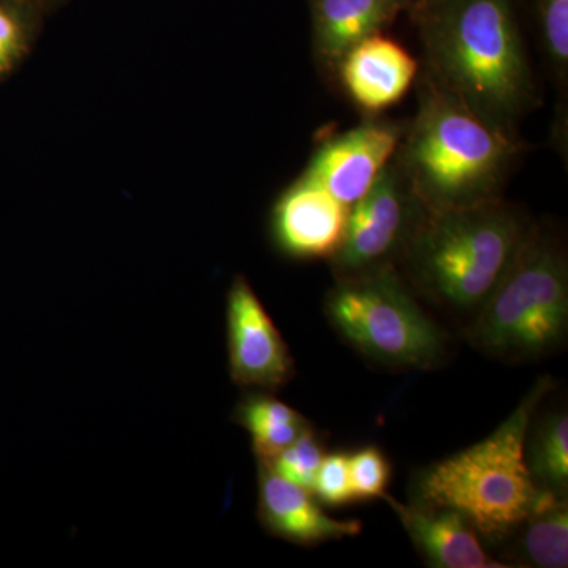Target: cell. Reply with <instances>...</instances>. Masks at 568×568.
Here are the masks:
<instances>
[{
    "label": "cell",
    "mask_w": 568,
    "mask_h": 568,
    "mask_svg": "<svg viewBox=\"0 0 568 568\" xmlns=\"http://www.w3.org/2000/svg\"><path fill=\"white\" fill-rule=\"evenodd\" d=\"M396 159L426 212L463 211L499 201L517 140L429 81Z\"/></svg>",
    "instance_id": "obj_2"
},
{
    "label": "cell",
    "mask_w": 568,
    "mask_h": 568,
    "mask_svg": "<svg viewBox=\"0 0 568 568\" xmlns=\"http://www.w3.org/2000/svg\"><path fill=\"white\" fill-rule=\"evenodd\" d=\"M313 495L328 506H343L354 500L349 478V455H325L315 478Z\"/></svg>",
    "instance_id": "obj_22"
},
{
    "label": "cell",
    "mask_w": 568,
    "mask_h": 568,
    "mask_svg": "<svg viewBox=\"0 0 568 568\" xmlns=\"http://www.w3.org/2000/svg\"><path fill=\"white\" fill-rule=\"evenodd\" d=\"M257 518L272 536L308 547L362 532V521L328 517L312 491L278 476L261 459H257Z\"/></svg>",
    "instance_id": "obj_11"
},
{
    "label": "cell",
    "mask_w": 568,
    "mask_h": 568,
    "mask_svg": "<svg viewBox=\"0 0 568 568\" xmlns=\"http://www.w3.org/2000/svg\"><path fill=\"white\" fill-rule=\"evenodd\" d=\"M414 0H310L313 48L335 69L351 48L394 24Z\"/></svg>",
    "instance_id": "obj_14"
},
{
    "label": "cell",
    "mask_w": 568,
    "mask_h": 568,
    "mask_svg": "<svg viewBox=\"0 0 568 568\" xmlns=\"http://www.w3.org/2000/svg\"><path fill=\"white\" fill-rule=\"evenodd\" d=\"M551 386L548 377L538 381L491 436L428 467L417 484V503L458 511L488 540L518 529L544 489L530 476L525 446L534 410Z\"/></svg>",
    "instance_id": "obj_3"
},
{
    "label": "cell",
    "mask_w": 568,
    "mask_h": 568,
    "mask_svg": "<svg viewBox=\"0 0 568 568\" xmlns=\"http://www.w3.org/2000/svg\"><path fill=\"white\" fill-rule=\"evenodd\" d=\"M349 478L354 500L384 499L390 466L377 447H365L349 455Z\"/></svg>",
    "instance_id": "obj_21"
},
{
    "label": "cell",
    "mask_w": 568,
    "mask_h": 568,
    "mask_svg": "<svg viewBox=\"0 0 568 568\" xmlns=\"http://www.w3.org/2000/svg\"><path fill=\"white\" fill-rule=\"evenodd\" d=\"M518 555L523 562L540 568L568 566V507L566 497L541 489L536 507L519 525Z\"/></svg>",
    "instance_id": "obj_15"
},
{
    "label": "cell",
    "mask_w": 568,
    "mask_h": 568,
    "mask_svg": "<svg viewBox=\"0 0 568 568\" xmlns=\"http://www.w3.org/2000/svg\"><path fill=\"white\" fill-rule=\"evenodd\" d=\"M432 81L515 138L532 102L528 55L511 0H414Z\"/></svg>",
    "instance_id": "obj_1"
},
{
    "label": "cell",
    "mask_w": 568,
    "mask_h": 568,
    "mask_svg": "<svg viewBox=\"0 0 568 568\" xmlns=\"http://www.w3.org/2000/svg\"><path fill=\"white\" fill-rule=\"evenodd\" d=\"M538 28L552 69L566 80L568 70V0H536Z\"/></svg>",
    "instance_id": "obj_20"
},
{
    "label": "cell",
    "mask_w": 568,
    "mask_h": 568,
    "mask_svg": "<svg viewBox=\"0 0 568 568\" xmlns=\"http://www.w3.org/2000/svg\"><path fill=\"white\" fill-rule=\"evenodd\" d=\"M405 526L414 545L432 566L439 568H504L508 564L489 558L478 534L458 511L416 503L405 506L384 496Z\"/></svg>",
    "instance_id": "obj_13"
},
{
    "label": "cell",
    "mask_w": 568,
    "mask_h": 568,
    "mask_svg": "<svg viewBox=\"0 0 568 568\" xmlns=\"http://www.w3.org/2000/svg\"><path fill=\"white\" fill-rule=\"evenodd\" d=\"M528 231L496 203L424 212L407 239V267L422 290L452 308H480L510 267Z\"/></svg>",
    "instance_id": "obj_4"
},
{
    "label": "cell",
    "mask_w": 568,
    "mask_h": 568,
    "mask_svg": "<svg viewBox=\"0 0 568 568\" xmlns=\"http://www.w3.org/2000/svg\"><path fill=\"white\" fill-rule=\"evenodd\" d=\"M40 7H50V9H54V7L61 6V3L67 2V0H37Z\"/></svg>",
    "instance_id": "obj_23"
},
{
    "label": "cell",
    "mask_w": 568,
    "mask_h": 568,
    "mask_svg": "<svg viewBox=\"0 0 568 568\" xmlns=\"http://www.w3.org/2000/svg\"><path fill=\"white\" fill-rule=\"evenodd\" d=\"M227 357L235 386L278 390L294 375V358L278 328L244 275L226 298Z\"/></svg>",
    "instance_id": "obj_8"
},
{
    "label": "cell",
    "mask_w": 568,
    "mask_h": 568,
    "mask_svg": "<svg viewBox=\"0 0 568 568\" xmlns=\"http://www.w3.org/2000/svg\"><path fill=\"white\" fill-rule=\"evenodd\" d=\"M325 312L346 342L383 364L429 368L443 354V332L390 264L338 278Z\"/></svg>",
    "instance_id": "obj_6"
},
{
    "label": "cell",
    "mask_w": 568,
    "mask_h": 568,
    "mask_svg": "<svg viewBox=\"0 0 568 568\" xmlns=\"http://www.w3.org/2000/svg\"><path fill=\"white\" fill-rule=\"evenodd\" d=\"M349 211V205L302 173L275 201L272 237L286 256L331 260L345 237Z\"/></svg>",
    "instance_id": "obj_10"
},
{
    "label": "cell",
    "mask_w": 568,
    "mask_h": 568,
    "mask_svg": "<svg viewBox=\"0 0 568 568\" xmlns=\"http://www.w3.org/2000/svg\"><path fill=\"white\" fill-rule=\"evenodd\" d=\"M37 0H0V81L28 58L37 28Z\"/></svg>",
    "instance_id": "obj_18"
},
{
    "label": "cell",
    "mask_w": 568,
    "mask_h": 568,
    "mask_svg": "<svg viewBox=\"0 0 568 568\" xmlns=\"http://www.w3.org/2000/svg\"><path fill=\"white\" fill-rule=\"evenodd\" d=\"M324 457L321 437L308 425L302 435L290 447L280 452L275 458L267 459V462L261 459V462L267 463L278 476L313 493L317 469H320Z\"/></svg>",
    "instance_id": "obj_19"
},
{
    "label": "cell",
    "mask_w": 568,
    "mask_h": 568,
    "mask_svg": "<svg viewBox=\"0 0 568 568\" xmlns=\"http://www.w3.org/2000/svg\"><path fill=\"white\" fill-rule=\"evenodd\" d=\"M424 212L398 163L392 160L372 190L351 205L345 237L331 257L336 278L387 265L392 254L406 245Z\"/></svg>",
    "instance_id": "obj_7"
},
{
    "label": "cell",
    "mask_w": 568,
    "mask_h": 568,
    "mask_svg": "<svg viewBox=\"0 0 568 568\" xmlns=\"http://www.w3.org/2000/svg\"><path fill=\"white\" fill-rule=\"evenodd\" d=\"M335 70L349 99L361 110L377 114L405 99L418 63L402 43L383 32L351 48Z\"/></svg>",
    "instance_id": "obj_12"
},
{
    "label": "cell",
    "mask_w": 568,
    "mask_h": 568,
    "mask_svg": "<svg viewBox=\"0 0 568 568\" xmlns=\"http://www.w3.org/2000/svg\"><path fill=\"white\" fill-rule=\"evenodd\" d=\"M528 467L538 488L567 491L568 485V417L556 413L538 425L530 443Z\"/></svg>",
    "instance_id": "obj_17"
},
{
    "label": "cell",
    "mask_w": 568,
    "mask_h": 568,
    "mask_svg": "<svg viewBox=\"0 0 568 568\" xmlns=\"http://www.w3.org/2000/svg\"><path fill=\"white\" fill-rule=\"evenodd\" d=\"M402 138L398 123L366 121L324 141L304 174L351 207L372 190L394 160Z\"/></svg>",
    "instance_id": "obj_9"
},
{
    "label": "cell",
    "mask_w": 568,
    "mask_h": 568,
    "mask_svg": "<svg viewBox=\"0 0 568 568\" xmlns=\"http://www.w3.org/2000/svg\"><path fill=\"white\" fill-rule=\"evenodd\" d=\"M234 420L252 436L257 459L275 458L308 426L294 407L274 396L248 395L235 407Z\"/></svg>",
    "instance_id": "obj_16"
},
{
    "label": "cell",
    "mask_w": 568,
    "mask_h": 568,
    "mask_svg": "<svg viewBox=\"0 0 568 568\" xmlns=\"http://www.w3.org/2000/svg\"><path fill=\"white\" fill-rule=\"evenodd\" d=\"M568 325V267L549 237L526 234L506 274L478 308L474 345L503 357H536L562 343Z\"/></svg>",
    "instance_id": "obj_5"
}]
</instances>
